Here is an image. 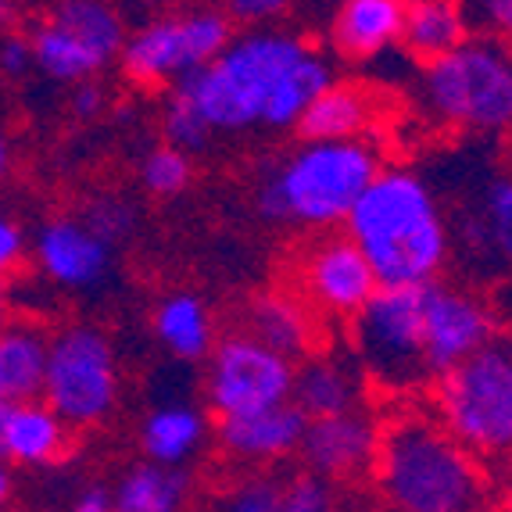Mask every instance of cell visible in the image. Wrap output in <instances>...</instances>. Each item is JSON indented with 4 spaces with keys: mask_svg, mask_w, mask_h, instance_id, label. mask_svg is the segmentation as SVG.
I'll list each match as a JSON object with an SVG mask.
<instances>
[{
    "mask_svg": "<svg viewBox=\"0 0 512 512\" xmlns=\"http://www.w3.org/2000/svg\"><path fill=\"white\" fill-rule=\"evenodd\" d=\"M308 419L294 405H276V409L251 412V416H230L215 423V441L230 459L265 466L298 455L301 437H305Z\"/></svg>",
    "mask_w": 512,
    "mask_h": 512,
    "instance_id": "9a60e30c",
    "label": "cell"
},
{
    "mask_svg": "<svg viewBox=\"0 0 512 512\" xmlns=\"http://www.w3.org/2000/svg\"><path fill=\"white\" fill-rule=\"evenodd\" d=\"M244 333H251L258 344L298 366V359L305 362L308 355H316L319 316L298 294L265 291L248 305V330Z\"/></svg>",
    "mask_w": 512,
    "mask_h": 512,
    "instance_id": "ac0fdd59",
    "label": "cell"
},
{
    "mask_svg": "<svg viewBox=\"0 0 512 512\" xmlns=\"http://www.w3.org/2000/svg\"><path fill=\"white\" fill-rule=\"evenodd\" d=\"M373 122V101L362 86L333 83L330 90L308 104L294 129L301 144H333V140H359Z\"/></svg>",
    "mask_w": 512,
    "mask_h": 512,
    "instance_id": "7402d4cb",
    "label": "cell"
},
{
    "mask_svg": "<svg viewBox=\"0 0 512 512\" xmlns=\"http://www.w3.org/2000/svg\"><path fill=\"white\" fill-rule=\"evenodd\" d=\"M466 18H470V29H477V36L512 43V0H480V4H466Z\"/></svg>",
    "mask_w": 512,
    "mask_h": 512,
    "instance_id": "836d02e7",
    "label": "cell"
},
{
    "mask_svg": "<svg viewBox=\"0 0 512 512\" xmlns=\"http://www.w3.org/2000/svg\"><path fill=\"white\" fill-rule=\"evenodd\" d=\"M369 477L387 512L502 509V480L427 409H398L380 423V448Z\"/></svg>",
    "mask_w": 512,
    "mask_h": 512,
    "instance_id": "7a4b0ae2",
    "label": "cell"
},
{
    "mask_svg": "<svg viewBox=\"0 0 512 512\" xmlns=\"http://www.w3.org/2000/svg\"><path fill=\"white\" fill-rule=\"evenodd\" d=\"M33 47V65H40L51 79L61 83H86L108 65L97 51H90L76 33H69L65 26H58L54 18H43L40 26L29 36Z\"/></svg>",
    "mask_w": 512,
    "mask_h": 512,
    "instance_id": "484cf974",
    "label": "cell"
},
{
    "mask_svg": "<svg viewBox=\"0 0 512 512\" xmlns=\"http://www.w3.org/2000/svg\"><path fill=\"white\" fill-rule=\"evenodd\" d=\"M8 326V298H4V291H0V330Z\"/></svg>",
    "mask_w": 512,
    "mask_h": 512,
    "instance_id": "7bdbcfd3",
    "label": "cell"
},
{
    "mask_svg": "<svg viewBox=\"0 0 512 512\" xmlns=\"http://www.w3.org/2000/svg\"><path fill=\"white\" fill-rule=\"evenodd\" d=\"M208 437V419L194 405H158L140 423V452L144 462H154L162 470H183V462L197 455Z\"/></svg>",
    "mask_w": 512,
    "mask_h": 512,
    "instance_id": "44dd1931",
    "label": "cell"
},
{
    "mask_svg": "<svg viewBox=\"0 0 512 512\" xmlns=\"http://www.w3.org/2000/svg\"><path fill=\"white\" fill-rule=\"evenodd\" d=\"M83 226L111 248V244H119V240H126L133 233L137 208L122 201V197H94L83 212Z\"/></svg>",
    "mask_w": 512,
    "mask_h": 512,
    "instance_id": "f546056e",
    "label": "cell"
},
{
    "mask_svg": "<svg viewBox=\"0 0 512 512\" xmlns=\"http://www.w3.org/2000/svg\"><path fill=\"white\" fill-rule=\"evenodd\" d=\"M502 498L512 502V462H509V473H505V480H502Z\"/></svg>",
    "mask_w": 512,
    "mask_h": 512,
    "instance_id": "b9f144b4",
    "label": "cell"
},
{
    "mask_svg": "<svg viewBox=\"0 0 512 512\" xmlns=\"http://www.w3.org/2000/svg\"><path fill=\"white\" fill-rule=\"evenodd\" d=\"M69 452V427L43 402H22L8 409L0 462L18 466H51Z\"/></svg>",
    "mask_w": 512,
    "mask_h": 512,
    "instance_id": "ffe728a7",
    "label": "cell"
},
{
    "mask_svg": "<svg viewBox=\"0 0 512 512\" xmlns=\"http://www.w3.org/2000/svg\"><path fill=\"white\" fill-rule=\"evenodd\" d=\"M8 409H11V405H0V444H4V423H8Z\"/></svg>",
    "mask_w": 512,
    "mask_h": 512,
    "instance_id": "f6af8a7d",
    "label": "cell"
},
{
    "mask_svg": "<svg viewBox=\"0 0 512 512\" xmlns=\"http://www.w3.org/2000/svg\"><path fill=\"white\" fill-rule=\"evenodd\" d=\"M36 265L65 291H90L108 276L111 248L86 230L83 219L58 215L43 222L36 233Z\"/></svg>",
    "mask_w": 512,
    "mask_h": 512,
    "instance_id": "5bb4252c",
    "label": "cell"
},
{
    "mask_svg": "<svg viewBox=\"0 0 512 512\" xmlns=\"http://www.w3.org/2000/svg\"><path fill=\"white\" fill-rule=\"evenodd\" d=\"M337 83L333 61L287 29H248L233 33L226 51L205 69L172 83L169 97L183 101L208 133L240 129H294L305 108Z\"/></svg>",
    "mask_w": 512,
    "mask_h": 512,
    "instance_id": "6da1fadb",
    "label": "cell"
},
{
    "mask_svg": "<svg viewBox=\"0 0 512 512\" xmlns=\"http://www.w3.org/2000/svg\"><path fill=\"white\" fill-rule=\"evenodd\" d=\"M298 283L312 312H323L333 319H355L366 308V301L376 294V276L362 251L351 244L344 233L316 240L312 248L301 255Z\"/></svg>",
    "mask_w": 512,
    "mask_h": 512,
    "instance_id": "7c38bea8",
    "label": "cell"
},
{
    "mask_svg": "<svg viewBox=\"0 0 512 512\" xmlns=\"http://www.w3.org/2000/svg\"><path fill=\"white\" fill-rule=\"evenodd\" d=\"M190 477L183 470H162L154 462H137L111 491V512H183Z\"/></svg>",
    "mask_w": 512,
    "mask_h": 512,
    "instance_id": "d4e9b609",
    "label": "cell"
},
{
    "mask_svg": "<svg viewBox=\"0 0 512 512\" xmlns=\"http://www.w3.org/2000/svg\"><path fill=\"white\" fill-rule=\"evenodd\" d=\"M423 287H376L359 316L351 319L355 366L387 394L430 387L423 359Z\"/></svg>",
    "mask_w": 512,
    "mask_h": 512,
    "instance_id": "52a82bcc",
    "label": "cell"
},
{
    "mask_svg": "<svg viewBox=\"0 0 512 512\" xmlns=\"http://www.w3.org/2000/svg\"><path fill=\"white\" fill-rule=\"evenodd\" d=\"M470 36L473 29L462 4H452V0H412V4H405L402 47L419 69L452 54Z\"/></svg>",
    "mask_w": 512,
    "mask_h": 512,
    "instance_id": "d6986e66",
    "label": "cell"
},
{
    "mask_svg": "<svg viewBox=\"0 0 512 512\" xmlns=\"http://www.w3.org/2000/svg\"><path fill=\"white\" fill-rule=\"evenodd\" d=\"M26 255V237L8 215H0V276H8Z\"/></svg>",
    "mask_w": 512,
    "mask_h": 512,
    "instance_id": "d590c367",
    "label": "cell"
},
{
    "mask_svg": "<svg viewBox=\"0 0 512 512\" xmlns=\"http://www.w3.org/2000/svg\"><path fill=\"white\" fill-rule=\"evenodd\" d=\"M104 111V86L97 83V79H86V83H79L76 90H72V115L83 122L97 119Z\"/></svg>",
    "mask_w": 512,
    "mask_h": 512,
    "instance_id": "74e56055",
    "label": "cell"
},
{
    "mask_svg": "<svg viewBox=\"0 0 512 512\" xmlns=\"http://www.w3.org/2000/svg\"><path fill=\"white\" fill-rule=\"evenodd\" d=\"M11 15H15V4H4V0H0V22H8Z\"/></svg>",
    "mask_w": 512,
    "mask_h": 512,
    "instance_id": "ee69618b",
    "label": "cell"
},
{
    "mask_svg": "<svg viewBox=\"0 0 512 512\" xmlns=\"http://www.w3.org/2000/svg\"><path fill=\"white\" fill-rule=\"evenodd\" d=\"M419 104L430 119L462 133H512V43L470 36L419 69Z\"/></svg>",
    "mask_w": 512,
    "mask_h": 512,
    "instance_id": "5b68a950",
    "label": "cell"
},
{
    "mask_svg": "<svg viewBox=\"0 0 512 512\" xmlns=\"http://www.w3.org/2000/svg\"><path fill=\"white\" fill-rule=\"evenodd\" d=\"M337 509V495L326 480L312 477V473H298L294 480L283 484L280 512H333Z\"/></svg>",
    "mask_w": 512,
    "mask_h": 512,
    "instance_id": "1f68e13d",
    "label": "cell"
},
{
    "mask_svg": "<svg viewBox=\"0 0 512 512\" xmlns=\"http://www.w3.org/2000/svg\"><path fill=\"white\" fill-rule=\"evenodd\" d=\"M47 333L29 323H8L0 330V405L36 402L47 369Z\"/></svg>",
    "mask_w": 512,
    "mask_h": 512,
    "instance_id": "603a6c76",
    "label": "cell"
},
{
    "mask_svg": "<svg viewBox=\"0 0 512 512\" xmlns=\"http://www.w3.org/2000/svg\"><path fill=\"white\" fill-rule=\"evenodd\" d=\"M333 512H341V509H333Z\"/></svg>",
    "mask_w": 512,
    "mask_h": 512,
    "instance_id": "bcb514c9",
    "label": "cell"
},
{
    "mask_svg": "<svg viewBox=\"0 0 512 512\" xmlns=\"http://www.w3.org/2000/svg\"><path fill=\"white\" fill-rule=\"evenodd\" d=\"M283 484L273 477H251L237 484L230 495L222 498L215 512H280Z\"/></svg>",
    "mask_w": 512,
    "mask_h": 512,
    "instance_id": "d6a6232c",
    "label": "cell"
},
{
    "mask_svg": "<svg viewBox=\"0 0 512 512\" xmlns=\"http://www.w3.org/2000/svg\"><path fill=\"white\" fill-rule=\"evenodd\" d=\"M72 512H111V491H104V487H86L83 495L72 502Z\"/></svg>",
    "mask_w": 512,
    "mask_h": 512,
    "instance_id": "f35d334b",
    "label": "cell"
},
{
    "mask_svg": "<svg viewBox=\"0 0 512 512\" xmlns=\"http://www.w3.org/2000/svg\"><path fill=\"white\" fill-rule=\"evenodd\" d=\"M0 69L8 76H22L33 69V47L26 36H4L0 40Z\"/></svg>",
    "mask_w": 512,
    "mask_h": 512,
    "instance_id": "8d00e7d4",
    "label": "cell"
},
{
    "mask_svg": "<svg viewBox=\"0 0 512 512\" xmlns=\"http://www.w3.org/2000/svg\"><path fill=\"white\" fill-rule=\"evenodd\" d=\"M430 416L487 466L512 462V337H495L437 376Z\"/></svg>",
    "mask_w": 512,
    "mask_h": 512,
    "instance_id": "8992f818",
    "label": "cell"
},
{
    "mask_svg": "<svg viewBox=\"0 0 512 512\" xmlns=\"http://www.w3.org/2000/svg\"><path fill=\"white\" fill-rule=\"evenodd\" d=\"M190 180H194V162H190V154L176 151V147H169V144L147 151L144 162H140V183H144V190L154 197L183 194V190L190 187Z\"/></svg>",
    "mask_w": 512,
    "mask_h": 512,
    "instance_id": "f1b7e54d",
    "label": "cell"
},
{
    "mask_svg": "<svg viewBox=\"0 0 512 512\" xmlns=\"http://www.w3.org/2000/svg\"><path fill=\"white\" fill-rule=\"evenodd\" d=\"M162 137L169 147L183 154H194V151H205L212 133L201 119H197L194 111L187 108L183 101L176 97H165V108H162Z\"/></svg>",
    "mask_w": 512,
    "mask_h": 512,
    "instance_id": "4dcf8cb0",
    "label": "cell"
},
{
    "mask_svg": "<svg viewBox=\"0 0 512 512\" xmlns=\"http://www.w3.org/2000/svg\"><path fill=\"white\" fill-rule=\"evenodd\" d=\"M344 226V237L362 251L380 287L434 283L452 251V233L434 190L398 165L380 169Z\"/></svg>",
    "mask_w": 512,
    "mask_h": 512,
    "instance_id": "3957f363",
    "label": "cell"
},
{
    "mask_svg": "<svg viewBox=\"0 0 512 512\" xmlns=\"http://www.w3.org/2000/svg\"><path fill=\"white\" fill-rule=\"evenodd\" d=\"M380 423L369 409L344 412V416L308 419L301 437V462L305 473L326 480V484H348L373 473L376 448H380Z\"/></svg>",
    "mask_w": 512,
    "mask_h": 512,
    "instance_id": "4fadbf2b",
    "label": "cell"
},
{
    "mask_svg": "<svg viewBox=\"0 0 512 512\" xmlns=\"http://www.w3.org/2000/svg\"><path fill=\"white\" fill-rule=\"evenodd\" d=\"M8 495H11V473H8V466L0 462V505L8 502Z\"/></svg>",
    "mask_w": 512,
    "mask_h": 512,
    "instance_id": "ab89813d",
    "label": "cell"
},
{
    "mask_svg": "<svg viewBox=\"0 0 512 512\" xmlns=\"http://www.w3.org/2000/svg\"><path fill=\"white\" fill-rule=\"evenodd\" d=\"M43 405L65 427H94L119 402V362L104 330L90 323L65 326L47 344Z\"/></svg>",
    "mask_w": 512,
    "mask_h": 512,
    "instance_id": "ba28073f",
    "label": "cell"
},
{
    "mask_svg": "<svg viewBox=\"0 0 512 512\" xmlns=\"http://www.w3.org/2000/svg\"><path fill=\"white\" fill-rule=\"evenodd\" d=\"M233 40V22L219 8L176 11L144 22L126 36L119 65L137 86L180 83L215 61Z\"/></svg>",
    "mask_w": 512,
    "mask_h": 512,
    "instance_id": "9c48e42d",
    "label": "cell"
},
{
    "mask_svg": "<svg viewBox=\"0 0 512 512\" xmlns=\"http://www.w3.org/2000/svg\"><path fill=\"white\" fill-rule=\"evenodd\" d=\"M384 162L366 137L301 144L269 172L255 205L269 222H298L308 230H333L348 222Z\"/></svg>",
    "mask_w": 512,
    "mask_h": 512,
    "instance_id": "277c9868",
    "label": "cell"
},
{
    "mask_svg": "<svg viewBox=\"0 0 512 512\" xmlns=\"http://www.w3.org/2000/svg\"><path fill=\"white\" fill-rule=\"evenodd\" d=\"M294 373L298 366L291 359L258 344L251 333H230V337L215 341L212 355H208V405L219 419L291 405Z\"/></svg>",
    "mask_w": 512,
    "mask_h": 512,
    "instance_id": "30bf717a",
    "label": "cell"
},
{
    "mask_svg": "<svg viewBox=\"0 0 512 512\" xmlns=\"http://www.w3.org/2000/svg\"><path fill=\"white\" fill-rule=\"evenodd\" d=\"M477 222L484 226L487 255L512 265V172L509 176H495L484 187Z\"/></svg>",
    "mask_w": 512,
    "mask_h": 512,
    "instance_id": "83f0119b",
    "label": "cell"
},
{
    "mask_svg": "<svg viewBox=\"0 0 512 512\" xmlns=\"http://www.w3.org/2000/svg\"><path fill=\"white\" fill-rule=\"evenodd\" d=\"M8 172V140L0 137V176Z\"/></svg>",
    "mask_w": 512,
    "mask_h": 512,
    "instance_id": "60d3db41",
    "label": "cell"
},
{
    "mask_svg": "<svg viewBox=\"0 0 512 512\" xmlns=\"http://www.w3.org/2000/svg\"><path fill=\"white\" fill-rule=\"evenodd\" d=\"M498 337V316L480 294L434 280L423 291V359L430 380L444 376Z\"/></svg>",
    "mask_w": 512,
    "mask_h": 512,
    "instance_id": "8fae6325",
    "label": "cell"
},
{
    "mask_svg": "<svg viewBox=\"0 0 512 512\" xmlns=\"http://www.w3.org/2000/svg\"><path fill=\"white\" fill-rule=\"evenodd\" d=\"M51 18L58 26H65L69 33H76L79 40L97 51L104 61H115L122 54V43H126V22L115 8L108 4H97V0H65L51 11Z\"/></svg>",
    "mask_w": 512,
    "mask_h": 512,
    "instance_id": "4316f807",
    "label": "cell"
},
{
    "mask_svg": "<svg viewBox=\"0 0 512 512\" xmlns=\"http://www.w3.org/2000/svg\"><path fill=\"white\" fill-rule=\"evenodd\" d=\"M402 0H344L330 18V47L348 61H373L402 43Z\"/></svg>",
    "mask_w": 512,
    "mask_h": 512,
    "instance_id": "e0dca14e",
    "label": "cell"
},
{
    "mask_svg": "<svg viewBox=\"0 0 512 512\" xmlns=\"http://www.w3.org/2000/svg\"><path fill=\"white\" fill-rule=\"evenodd\" d=\"M154 337L172 359L197 362L208 359L215 348L212 308L190 291H176L154 308Z\"/></svg>",
    "mask_w": 512,
    "mask_h": 512,
    "instance_id": "cb8c5ba5",
    "label": "cell"
},
{
    "mask_svg": "<svg viewBox=\"0 0 512 512\" xmlns=\"http://www.w3.org/2000/svg\"><path fill=\"white\" fill-rule=\"evenodd\" d=\"M291 405L305 419H326L366 409V376L351 359L316 351L305 362H298Z\"/></svg>",
    "mask_w": 512,
    "mask_h": 512,
    "instance_id": "2e32d148",
    "label": "cell"
},
{
    "mask_svg": "<svg viewBox=\"0 0 512 512\" xmlns=\"http://www.w3.org/2000/svg\"><path fill=\"white\" fill-rule=\"evenodd\" d=\"M226 11V18L230 22H248V26H258V22H269V18L283 15L287 11V0H237V4H230Z\"/></svg>",
    "mask_w": 512,
    "mask_h": 512,
    "instance_id": "e575fe53",
    "label": "cell"
}]
</instances>
